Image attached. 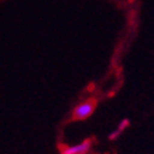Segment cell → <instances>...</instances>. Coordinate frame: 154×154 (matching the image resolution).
Wrapping results in <instances>:
<instances>
[{
	"mask_svg": "<svg viewBox=\"0 0 154 154\" xmlns=\"http://www.w3.org/2000/svg\"><path fill=\"white\" fill-rule=\"evenodd\" d=\"M95 109H96V100H94V99L82 100L74 107L72 117L75 120H86L95 113Z\"/></svg>",
	"mask_w": 154,
	"mask_h": 154,
	"instance_id": "6da1fadb",
	"label": "cell"
},
{
	"mask_svg": "<svg viewBox=\"0 0 154 154\" xmlns=\"http://www.w3.org/2000/svg\"><path fill=\"white\" fill-rule=\"evenodd\" d=\"M92 144H94L92 139H86V140H82L76 144L64 147L60 151V154H88L92 149Z\"/></svg>",
	"mask_w": 154,
	"mask_h": 154,
	"instance_id": "7a4b0ae2",
	"label": "cell"
},
{
	"mask_svg": "<svg viewBox=\"0 0 154 154\" xmlns=\"http://www.w3.org/2000/svg\"><path fill=\"white\" fill-rule=\"evenodd\" d=\"M129 126H130V120H129V119H123V120H120V123L117 125L116 129H115L113 131H110V134H109V140H116L117 137L126 130Z\"/></svg>",
	"mask_w": 154,
	"mask_h": 154,
	"instance_id": "3957f363",
	"label": "cell"
}]
</instances>
